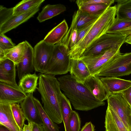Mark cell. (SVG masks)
<instances>
[{
	"label": "cell",
	"instance_id": "1",
	"mask_svg": "<svg viewBox=\"0 0 131 131\" xmlns=\"http://www.w3.org/2000/svg\"><path fill=\"white\" fill-rule=\"evenodd\" d=\"M57 79L61 89L75 110L88 111L105 105V102L96 99L84 84L77 82L70 75L61 76Z\"/></svg>",
	"mask_w": 131,
	"mask_h": 131
},
{
	"label": "cell",
	"instance_id": "2",
	"mask_svg": "<svg viewBox=\"0 0 131 131\" xmlns=\"http://www.w3.org/2000/svg\"><path fill=\"white\" fill-rule=\"evenodd\" d=\"M38 92L41 96L43 108L54 122L60 124L63 122L60 107L61 91L60 84L55 76L39 74Z\"/></svg>",
	"mask_w": 131,
	"mask_h": 131
},
{
	"label": "cell",
	"instance_id": "3",
	"mask_svg": "<svg viewBox=\"0 0 131 131\" xmlns=\"http://www.w3.org/2000/svg\"><path fill=\"white\" fill-rule=\"evenodd\" d=\"M116 14V5L107 8L97 19L84 37L69 51L71 59H81L83 53L89 46L99 38L107 33L114 23Z\"/></svg>",
	"mask_w": 131,
	"mask_h": 131
},
{
	"label": "cell",
	"instance_id": "4",
	"mask_svg": "<svg viewBox=\"0 0 131 131\" xmlns=\"http://www.w3.org/2000/svg\"><path fill=\"white\" fill-rule=\"evenodd\" d=\"M69 51L60 43L54 45L51 59L43 73L55 76L69 71L71 60Z\"/></svg>",
	"mask_w": 131,
	"mask_h": 131
},
{
	"label": "cell",
	"instance_id": "5",
	"mask_svg": "<svg viewBox=\"0 0 131 131\" xmlns=\"http://www.w3.org/2000/svg\"><path fill=\"white\" fill-rule=\"evenodd\" d=\"M126 37L120 34L106 33L89 46L83 53L81 59L96 56L113 48L121 47L125 42Z\"/></svg>",
	"mask_w": 131,
	"mask_h": 131
},
{
	"label": "cell",
	"instance_id": "6",
	"mask_svg": "<svg viewBox=\"0 0 131 131\" xmlns=\"http://www.w3.org/2000/svg\"><path fill=\"white\" fill-rule=\"evenodd\" d=\"M131 74V52L121 54L97 74L101 77H117Z\"/></svg>",
	"mask_w": 131,
	"mask_h": 131
},
{
	"label": "cell",
	"instance_id": "7",
	"mask_svg": "<svg viewBox=\"0 0 131 131\" xmlns=\"http://www.w3.org/2000/svg\"><path fill=\"white\" fill-rule=\"evenodd\" d=\"M121 47L113 48L96 56L81 59L87 65L91 75H96L122 54L120 51Z\"/></svg>",
	"mask_w": 131,
	"mask_h": 131
},
{
	"label": "cell",
	"instance_id": "8",
	"mask_svg": "<svg viewBox=\"0 0 131 131\" xmlns=\"http://www.w3.org/2000/svg\"><path fill=\"white\" fill-rule=\"evenodd\" d=\"M54 45L48 44L43 40L33 48V65L37 72L43 73L51 59Z\"/></svg>",
	"mask_w": 131,
	"mask_h": 131
},
{
	"label": "cell",
	"instance_id": "9",
	"mask_svg": "<svg viewBox=\"0 0 131 131\" xmlns=\"http://www.w3.org/2000/svg\"><path fill=\"white\" fill-rule=\"evenodd\" d=\"M107 100L108 106L117 114L129 131L131 126V107L121 93L111 94Z\"/></svg>",
	"mask_w": 131,
	"mask_h": 131
},
{
	"label": "cell",
	"instance_id": "10",
	"mask_svg": "<svg viewBox=\"0 0 131 131\" xmlns=\"http://www.w3.org/2000/svg\"><path fill=\"white\" fill-rule=\"evenodd\" d=\"M27 97V94L21 89L0 82V103H20Z\"/></svg>",
	"mask_w": 131,
	"mask_h": 131
},
{
	"label": "cell",
	"instance_id": "11",
	"mask_svg": "<svg viewBox=\"0 0 131 131\" xmlns=\"http://www.w3.org/2000/svg\"><path fill=\"white\" fill-rule=\"evenodd\" d=\"M41 5L21 14L17 15H12L4 23L0 26V34H4L27 21L39 10Z\"/></svg>",
	"mask_w": 131,
	"mask_h": 131
},
{
	"label": "cell",
	"instance_id": "12",
	"mask_svg": "<svg viewBox=\"0 0 131 131\" xmlns=\"http://www.w3.org/2000/svg\"><path fill=\"white\" fill-rule=\"evenodd\" d=\"M33 93L27 94V97L20 103L24 116L28 122L43 125L40 113L34 100Z\"/></svg>",
	"mask_w": 131,
	"mask_h": 131
},
{
	"label": "cell",
	"instance_id": "13",
	"mask_svg": "<svg viewBox=\"0 0 131 131\" xmlns=\"http://www.w3.org/2000/svg\"><path fill=\"white\" fill-rule=\"evenodd\" d=\"M84 84L97 100L104 101L111 94L97 75H91L85 81Z\"/></svg>",
	"mask_w": 131,
	"mask_h": 131
},
{
	"label": "cell",
	"instance_id": "14",
	"mask_svg": "<svg viewBox=\"0 0 131 131\" xmlns=\"http://www.w3.org/2000/svg\"><path fill=\"white\" fill-rule=\"evenodd\" d=\"M16 66L12 61L8 59L0 61V82L21 89L16 81Z\"/></svg>",
	"mask_w": 131,
	"mask_h": 131
},
{
	"label": "cell",
	"instance_id": "15",
	"mask_svg": "<svg viewBox=\"0 0 131 131\" xmlns=\"http://www.w3.org/2000/svg\"><path fill=\"white\" fill-rule=\"evenodd\" d=\"M105 87L111 94L120 93L131 86V80L117 77H100Z\"/></svg>",
	"mask_w": 131,
	"mask_h": 131
},
{
	"label": "cell",
	"instance_id": "16",
	"mask_svg": "<svg viewBox=\"0 0 131 131\" xmlns=\"http://www.w3.org/2000/svg\"><path fill=\"white\" fill-rule=\"evenodd\" d=\"M33 48L26 41L25 52L21 61L16 66L18 77L20 80L25 74L32 72L33 65Z\"/></svg>",
	"mask_w": 131,
	"mask_h": 131
},
{
	"label": "cell",
	"instance_id": "17",
	"mask_svg": "<svg viewBox=\"0 0 131 131\" xmlns=\"http://www.w3.org/2000/svg\"><path fill=\"white\" fill-rule=\"evenodd\" d=\"M69 72L72 77L77 82L83 84L91 75L87 65L81 59H71Z\"/></svg>",
	"mask_w": 131,
	"mask_h": 131
},
{
	"label": "cell",
	"instance_id": "18",
	"mask_svg": "<svg viewBox=\"0 0 131 131\" xmlns=\"http://www.w3.org/2000/svg\"><path fill=\"white\" fill-rule=\"evenodd\" d=\"M26 41L20 43L13 48L4 50H0V61L8 59L16 66L21 62L25 55Z\"/></svg>",
	"mask_w": 131,
	"mask_h": 131
},
{
	"label": "cell",
	"instance_id": "19",
	"mask_svg": "<svg viewBox=\"0 0 131 131\" xmlns=\"http://www.w3.org/2000/svg\"><path fill=\"white\" fill-rule=\"evenodd\" d=\"M11 105L0 103V125L5 126L10 131H23L13 116Z\"/></svg>",
	"mask_w": 131,
	"mask_h": 131
},
{
	"label": "cell",
	"instance_id": "20",
	"mask_svg": "<svg viewBox=\"0 0 131 131\" xmlns=\"http://www.w3.org/2000/svg\"><path fill=\"white\" fill-rule=\"evenodd\" d=\"M105 127L106 131H129L115 111L108 106Z\"/></svg>",
	"mask_w": 131,
	"mask_h": 131
},
{
	"label": "cell",
	"instance_id": "21",
	"mask_svg": "<svg viewBox=\"0 0 131 131\" xmlns=\"http://www.w3.org/2000/svg\"><path fill=\"white\" fill-rule=\"evenodd\" d=\"M68 29V24L64 19L51 30L43 40L48 44L54 45L60 42Z\"/></svg>",
	"mask_w": 131,
	"mask_h": 131
},
{
	"label": "cell",
	"instance_id": "22",
	"mask_svg": "<svg viewBox=\"0 0 131 131\" xmlns=\"http://www.w3.org/2000/svg\"><path fill=\"white\" fill-rule=\"evenodd\" d=\"M77 11L73 16L72 21L70 28L60 42L70 50L75 45L78 36L77 28Z\"/></svg>",
	"mask_w": 131,
	"mask_h": 131
},
{
	"label": "cell",
	"instance_id": "23",
	"mask_svg": "<svg viewBox=\"0 0 131 131\" xmlns=\"http://www.w3.org/2000/svg\"><path fill=\"white\" fill-rule=\"evenodd\" d=\"M39 78L35 73L26 74L19 80L18 86L26 94L33 93L37 89Z\"/></svg>",
	"mask_w": 131,
	"mask_h": 131
},
{
	"label": "cell",
	"instance_id": "24",
	"mask_svg": "<svg viewBox=\"0 0 131 131\" xmlns=\"http://www.w3.org/2000/svg\"><path fill=\"white\" fill-rule=\"evenodd\" d=\"M66 10V7L63 4H48L44 7L41 11L39 13L37 19L41 23L59 14Z\"/></svg>",
	"mask_w": 131,
	"mask_h": 131
},
{
	"label": "cell",
	"instance_id": "25",
	"mask_svg": "<svg viewBox=\"0 0 131 131\" xmlns=\"http://www.w3.org/2000/svg\"><path fill=\"white\" fill-rule=\"evenodd\" d=\"M107 33L120 34L127 37L131 34V20L116 17L113 24Z\"/></svg>",
	"mask_w": 131,
	"mask_h": 131
},
{
	"label": "cell",
	"instance_id": "26",
	"mask_svg": "<svg viewBox=\"0 0 131 131\" xmlns=\"http://www.w3.org/2000/svg\"><path fill=\"white\" fill-rule=\"evenodd\" d=\"M34 99L43 122L45 131H60L59 127L57 124L52 121L46 114L39 101L35 97Z\"/></svg>",
	"mask_w": 131,
	"mask_h": 131
},
{
	"label": "cell",
	"instance_id": "27",
	"mask_svg": "<svg viewBox=\"0 0 131 131\" xmlns=\"http://www.w3.org/2000/svg\"><path fill=\"white\" fill-rule=\"evenodd\" d=\"M116 18L131 20V0H117Z\"/></svg>",
	"mask_w": 131,
	"mask_h": 131
},
{
	"label": "cell",
	"instance_id": "28",
	"mask_svg": "<svg viewBox=\"0 0 131 131\" xmlns=\"http://www.w3.org/2000/svg\"><path fill=\"white\" fill-rule=\"evenodd\" d=\"M60 107L65 131H69V120L70 114L72 110L70 101L62 92L61 95Z\"/></svg>",
	"mask_w": 131,
	"mask_h": 131
},
{
	"label": "cell",
	"instance_id": "29",
	"mask_svg": "<svg viewBox=\"0 0 131 131\" xmlns=\"http://www.w3.org/2000/svg\"><path fill=\"white\" fill-rule=\"evenodd\" d=\"M44 0H23L13 7V15H17L24 13L41 4Z\"/></svg>",
	"mask_w": 131,
	"mask_h": 131
},
{
	"label": "cell",
	"instance_id": "30",
	"mask_svg": "<svg viewBox=\"0 0 131 131\" xmlns=\"http://www.w3.org/2000/svg\"><path fill=\"white\" fill-rule=\"evenodd\" d=\"M77 12L76 26L78 31L93 21L97 19L101 15L98 16L82 11L78 9Z\"/></svg>",
	"mask_w": 131,
	"mask_h": 131
},
{
	"label": "cell",
	"instance_id": "31",
	"mask_svg": "<svg viewBox=\"0 0 131 131\" xmlns=\"http://www.w3.org/2000/svg\"><path fill=\"white\" fill-rule=\"evenodd\" d=\"M110 6L104 4H96L86 5L80 7L79 9L89 14L100 16Z\"/></svg>",
	"mask_w": 131,
	"mask_h": 131
},
{
	"label": "cell",
	"instance_id": "32",
	"mask_svg": "<svg viewBox=\"0 0 131 131\" xmlns=\"http://www.w3.org/2000/svg\"><path fill=\"white\" fill-rule=\"evenodd\" d=\"M11 109L13 116L19 127L23 129L24 122L26 119L19 103L11 105Z\"/></svg>",
	"mask_w": 131,
	"mask_h": 131
},
{
	"label": "cell",
	"instance_id": "33",
	"mask_svg": "<svg viewBox=\"0 0 131 131\" xmlns=\"http://www.w3.org/2000/svg\"><path fill=\"white\" fill-rule=\"evenodd\" d=\"M81 122L78 113L72 110L70 114L69 122V131H80Z\"/></svg>",
	"mask_w": 131,
	"mask_h": 131
},
{
	"label": "cell",
	"instance_id": "34",
	"mask_svg": "<svg viewBox=\"0 0 131 131\" xmlns=\"http://www.w3.org/2000/svg\"><path fill=\"white\" fill-rule=\"evenodd\" d=\"M115 1L114 0H77L75 2L79 8L86 5L96 4H104L110 6Z\"/></svg>",
	"mask_w": 131,
	"mask_h": 131
},
{
	"label": "cell",
	"instance_id": "35",
	"mask_svg": "<svg viewBox=\"0 0 131 131\" xmlns=\"http://www.w3.org/2000/svg\"><path fill=\"white\" fill-rule=\"evenodd\" d=\"M15 46L10 38L4 34H0V50H4L11 48Z\"/></svg>",
	"mask_w": 131,
	"mask_h": 131
},
{
	"label": "cell",
	"instance_id": "36",
	"mask_svg": "<svg viewBox=\"0 0 131 131\" xmlns=\"http://www.w3.org/2000/svg\"><path fill=\"white\" fill-rule=\"evenodd\" d=\"M13 8H7L0 6V26L4 23L12 15Z\"/></svg>",
	"mask_w": 131,
	"mask_h": 131
},
{
	"label": "cell",
	"instance_id": "37",
	"mask_svg": "<svg viewBox=\"0 0 131 131\" xmlns=\"http://www.w3.org/2000/svg\"><path fill=\"white\" fill-rule=\"evenodd\" d=\"M97 19L93 21L78 31V36L75 45L77 44L88 32Z\"/></svg>",
	"mask_w": 131,
	"mask_h": 131
},
{
	"label": "cell",
	"instance_id": "38",
	"mask_svg": "<svg viewBox=\"0 0 131 131\" xmlns=\"http://www.w3.org/2000/svg\"><path fill=\"white\" fill-rule=\"evenodd\" d=\"M121 93L131 107V86Z\"/></svg>",
	"mask_w": 131,
	"mask_h": 131
},
{
	"label": "cell",
	"instance_id": "39",
	"mask_svg": "<svg viewBox=\"0 0 131 131\" xmlns=\"http://www.w3.org/2000/svg\"><path fill=\"white\" fill-rule=\"evenodd\" d=\"M95 126L91 122H86L80 131H95Z\"/></svg>",
	"mask_w": 131,
	"mask_h": 131
},
{
	"label": "cell",
	"instance_id": "40",
	"mask_svg": "<svg viewBox=\"0 0 131 131\" xmlns=\"http://www.w3.org/2000/svg\"><path fill=\"white\" fill-rule=\"evenodd\" d=\"M32 131H45L43 125L32 123Z\"/></svg>",
	"mask_w": 131,
	"mask_h": 131
},
{
	"label": "cell",
	"instance_id": "41",
	"mask_svg": "<svg viewBox=\"0 0 131 131\" xmlns=\"http://www.w3.org/2000/svg\"><path fill=\"white\" fill-rule=\"evenodd\" d=\"M32 123L28 122L27 125L24 124L23 128V131H32Z\"/></svg>",
	"mask_w": 131,
	"mask_h": 131
},
{
	"label": "cell",
	"instance_id": "42",
	"mask_svg": "<svg viewBox=\"0 0 131 131\" xmlns=\"http://www.w3.org/2000/svg\"><path fill=\"white\" fill-rule=\"evenodd\" d=\"M125 42L131 45V35H129L126 37Z\"/></svg>",
	"mask_w": 131,
	"mask_h": 131
},
{
	"label": "cell",
	"instance_id": "43",
	"mask_svg": "<svg viewBox=\"0 0 131 131\" xmlns=\"http://www.w3.org/2000/svg\"><path fill=\"white\" fill-rule=\"evenodd\" d=\"M0 131H10L5 126L0 125Z\"/></svg>",
	"mask_w": 131,
	"mask_h": 131
},
{
	"label": "cell",
	"instance_id": "44",
	"mask_svg": "<svg viewBox=\"0 0 131 131\" xmlns=\"http://www.w3.org/2000/svg\"><path fill=\"white\" fill-rule=\"evenodd\" d=\"M130 131H131V128H130Z\"/></svg>",
	"mask_w": 131,
	"mask_h": 131
},
{
	"label": "cell",
	"instance_id": "45",
	"mask_svg": "<svg viewBox=\"0 0 131 131\" xmlns=\"http://www.w3.org/2000/svg\"><path fill=\"white\" fill-rule=\"evenodd\" d=\"M129 35H131V34Z\"/></svg>",
	"mask_w": 131,
	"mask_h": 131
}]
</instances>
